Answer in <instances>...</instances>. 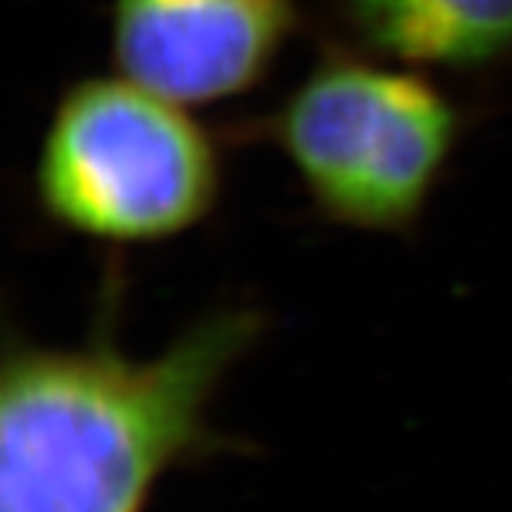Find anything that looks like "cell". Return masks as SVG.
<instances>
[{
    "mask_svg": "<svg viewBox=\"0 0 512 512\" xmlns=\"http://www.w3.org/2000/svg\"><path fill=\"white\" fill-rule=\"evenodd\" d=\"M463 108L426 71L330 45L259 136L324 223L411 236L465 136Z\"/></svg>",
    "mask_w": 512,
    "mask_h": 512,
    "instance_id": "2",
    "label": "cell"
},
{
    "mask_svg": "<svg viewBox=\"0 0 512 512\" xmlns=\"http://www.w3.org/2000/svg\"><path fill=\"white\" fill-rule=\"evenodd\" d=\"M115 288L81 345L6 332L0 512H147L168 473L238 447L212 426V408L262 343L267 314L220 306L136 358L115 343Z\"/></svg>",
    "mask_w": 512,
    "mask_h": 512,
    "instance_id": "1",
    "label": "cell"
},
{
    "mask_svg": "<svg viewBox=\"0 0 512 512\" xmlns=\"http://www.w3.org/2000/svg\"><path fill=\"white\" fill-rule=\"evenodd\" d=\"M225 162L183 105L126 76H84L55 102L34 157L37 209L110 246L178 238L215 215Z\"/></svg>",
    "mask_w": 512,
    "mask_h": 512,
    "instance_id": "3",
    "label": "cell"
},
{
    "mask_svg": "<svg viewBox=\"0 0 512 512\" xmlns=\"http://www.w3.org/2000/svg\"><path fill=\"white\" fill-rule=\"evenodd\" d=\"M301 27L298 0H113L118 74L183 108L259 87Z\"/></svg>",
    "mask_w": 512,
    "mask_h": 512,
    "instance_id": "4",
    "label": "cell"
},
{
    "mask_svg": "<svg viewBox=\"0 0 512 512\" xmlns=\"http://www.w3.org/2000/svg\"><path fill=\"white\" fill-rule=\"evenodd\" d=\"M353 48L458 76L512 68V0H340Z\"/></svg>",
    "mask_w": 512,
    "mask_h": 512,
    "instance_id": "5",
    "label": "cell"
}]
</instances>
